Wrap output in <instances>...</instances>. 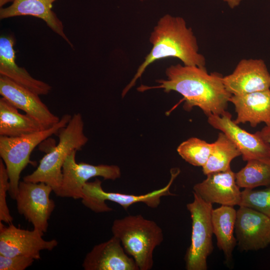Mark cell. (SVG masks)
I'll return each instance as SVG.
<instances>
[{"instance_id":"cell-1","label":"cell","mask_w":270,"mask_h":270,"mask_svg":"<svg viewBox=\"0 0 270 270\" xmlns=\"http://www.w3.org/2000/svg\"><path fill=\"white\" fill-rule=\"evenodd\" d=\"M166 79L156 80V86H140L139 92L162 89L166 92L175 91L183 96L184 108L190 110L200 108L208 116H222L226 111L232 94L226 89L224 76L217 72L208 73L205 66H190L178 64L166 70Z\"/></svg>"},{"instance_id":"cell-2","label":"cell","mask_w":270,"mask_h":270,"mask_svg":"<svg viewBox=\"0 0 270 270\" xmlns=\"http://www.w3.org/2000/svg\"><path fill=\"white\" fill-rule=\"evenodd\" d=\"M149 40L152 46V48L138 68L134 77L123 90L122 98L135 85L146 68L158 60L172 57L180 60L185 66H206L204 56L198 52L196 38L183 18L164 14L154 27Z\"/></svg>"},{"instance_id":"cell-3","label":"cell","mask_w":270,"mask_h":270,"mask_svg":"<svg viewBox=\"0 0 270 270\" xmlns=\"http://www.w3.org/2000/svg\"><path fill=\"white\" fill-rule=\"evenodd\" d=\"M112 232L139 270H150L154 265L156 248L164 240L162 228L154 221L141 214L128 215L113 222Z\"/></svg>"},{"instance_id":"cell-4","label":"cell","mask_w":270,"mask_h":270,"mask_svg":"<svg viewBox=\"0 0 270 270\" xmlns=\"http://www.w3.org/2000/svg\"><path fill=\"white\" fill-rule=\"evenodd\" d=\"M84 130L82 116L78 112L74 114L66 126L58 132V144L49 150L36 170L24 176L23 180L44 182L56 194L61 186L62 168L66 158L74 150H80L88 141Z\"/></svg>"},{"instance_id":"cell-5","label":"cell","mask_w":270,"mask_h":270,"mask_svg":"<svg viewBox=\"0 0 270 270\" xmlns=\"http://www.w3.org/2000/svg\"><path fill=\"white\" fill-rule=\"evenodd\" d=\"M72 116L65 114L52 126L33 133L14 137L0 136V156L3 160L9 177L8 194L16 200L20 183V174L28 164H34L30 156L40 144L66 126Z\"/></svg>"},{"instance_id":"cell-6","label":"cell","mask_w":270,"mask_h":270,"mask_svg":"<svg viewBox=\"0 0 270 270\" xmlns=\"http://www.w3.org/2000/svg\"><path fill=\"white\" fill-rule=\"evenodd\" d=\"M192 202L186 204L192 219L191 242L184 257L187 270H206L207 260L213 250L212 223V204L193 192Z\"/></svg>"},{"instance_id":"cell-7","label":"cell","mask_w":270,"mask_h":270,"mask_svg":"<svg viewBox=\"0 0 270 270\" xmlns=\"http://www.w3.org/2000/svg\"><path fill=\"white\" fill-rule=\"evenodd\" d=\"M180 172L178 168L170 170V178L164 187L148 193L140 194H128L104 190L102 181L96 179L92 182H86L82 188V202L86 208L96 213L110 212L112 209L108 206L106 201L109 200L120 205L125 210L135 204L142 202L152 208H156L160 204L161 198L166 196L175 195L170 191L172 184Z\"/></svg>"},{"instance_id":"cell-8","label":"cell","mask_w":270,"mask_h":270,"mask_svg":"<svg viewBox=\"0 0 270 270\" xmlns=\"http://www.w3.org/2000/svg\"><path fill=\"white\" fill-rule=\"evenodd\" d=\"M52 188L44 182H20L16 200L18 212L30 222L34 229L44 234L48 220L55 208L50 198Z\"/></svg>"},{"instance_id":"cell-9","label":"cell","mask_w":270,"mask_h":270,"mask_svg":"<svg viewBox=\"0 0 270 270\" xmlns=\"http://www.w3.org/2000/svg\"><path fill=\"white\" fill-rule=\"evenodd\" d=\"M76 150L72 152L63 164L62 184L55 194L56 196L81 199L83 187L90 178L100 176L104 180H114L120 178L121 172L118 166L76 162Z\"/></svg>"},{"instance_id":"cell-10","label":"cell","mask_w":270,"mask_h":270,"mask_svg":"<svg viewBox=\"0 0 270 270\" xmlns=\"http://www.w3.org/2000/svg\"><path fill=\"white\" fill-rule=\"evenodd\" d=\"M43 235L35 229H21L12 224L6 226L0 222V254L22 256L39 260L41 250H52L58 244L56 240H44Z\"/></svg>"},{"instance_id":"cell-11","label":"cell","mask_w":270,"mask_h":270,"mask_svg":"<svg viewBox=\"0 0 270 270\" xmlns=\"http://www.w3.org/2000/svg\"><path fill=\"white\" fill-rule=\"evenodd\" d=\"M234 232L241 250H258L270 244V218L252 208L239 206Z\"/></svg>"},{"instance_id":"cell-12","label":"cell","mask_w":270,"mask_h":270,"mask_svg":"<svg viewBox=\"0 0 270 270\" xmlns=\"http://www.w3.org/2000/svg\"><path fill=\"white\" fill-rule=\"evenodd\" d=\"M208 122L235 144L244 161L259 160L270 162V146L256 132L250 134L240 128L232 120L228 112L222 116L210 115L208 116Z\"/></svg>"},{"instance_id":"cell-13","label":"cell","mask_w":270,"mask_h":270,"mask_svg":"<svg viewBox=\"0 0 270 270\" xmlns=\"http://www.w3.org/2000/svg\"><path fill=\"white\" fill-rule=\"evenodd\" d=\"M0 94L17 108L36 120L44 129L56 124L60 118L52 114L36 93L0 75Z\"/></svg>"},{"instance_id":"cell-14","label":"cell","mask_w":270,"mask_h":270,"mask_svg":"<svg viewBox=\"0 0 270 270\" xmlns=\"http://www.w3.org/2000/svg\"><path fill=\"white\" fill-rule=\"evenodd\" d=\"M223 82L232 95L270 89V74L262 59H242L233 72L224 76Z\"/></svg>"},{"instance_id":"cell-15","label":"cell","mask_w":270,"mask_h":270,"mask_svg":"<svg viewBox=\"0 0 270 270\" xmlns=\"http://www.w3.org/2000/svg\"><path fill=\"white\" fill-rule=\"evenodd\" d=\"M206 176L204 180L194 186L193 192L211 204L239 206L242 192L236 183L235 173L231 169Z\"/></svg>"},{"instance_id":"cell-16","label":"cell","mask_w":270,"mask_h":270,"mask_svg":"<svg viewBox=\"0 0 270 270\" xmlns=\"http://www.w3.org/2000/svg\"><path fill=\"white\" fill-rule=\"evenodd\" d=\"M82 266L85 270H139L120 240L114 236L108 240L95 245L86 254Z\"/></svg>"},{"instance_id":"cell-17","label":"cell","mask_w":270,"mask_h":270,"mask_svg":"<svg viewBox=\"0 0 270 270\" xmlns=\"http://www.w3.org/2000/svg\"><path fill=\"white\" fill-rule=\"evenodd\" d=\"M57 0H0L1 20L12 17L30 16L42 20L55 33L74 48L64 32V25L52 10V4Z\"/></svg>"},{"instance_id":"cell-18","label":"cell","mask_w":270,"mask_h":270,"mask_svg":"<svg viewBox=\"0 0 270 270\" xmlns=\"http://www.w3.org/2000/svg\"><path fill=\"white\" fill-rule=\"evenodd\" d=\"M230 102L234 106L238 124L248 122L252 128L264 122L270 125V89L241 95H232Z\"/></svg>"},{"instance_id":"cell-19","label":"cell","mask_w":270,"mask_h":270,"mask_svg":"<svg viewBox=\"0 0 270 270\" xmlns=\"http://www.w3.org/2000/svg\"><path fill=\"white\" fill-rule=\"evenodd\" d=\"M14 41L10 36L0 38V75L28 88L38 95H46L52 90L48 84L34 78L22 67L16 62Z\"/></svg>"},{"instance_id":"cell-20","label":"cell","mask_w":270,"mask_h":270,"mask_svg":"<svg viewBox=\"0 0 270 270\" xmlns=\"http://www.w3.org/2000/svg\"><path fill=\"white\" fill-rule=\"evenodd\" d=\"M236 210L233 206H221L212 209V223L217 246L224 252L227 262L231 260L233 250L237 244L234 232Z\"/></svg>"},{"instance_id":"cell-21","label":"cell","mask_w":270,"mask_h":270,"mask_svg":"<svg viewBox=\"0 0 270 270\" xmlns=\"http://www.w3.org/2000/svg\"><path fill=\"white\" fill-rule=\"evenodd\" d=\"M18 110L4 98H0V136H18L44 130L36 120Z\"/></svg>"},{"instance_id":"cell-22","label":"cell","mask_w":270,"mask_h":270,"mask_svg":"<svg viewBox=\"0 0 270 270\" xmlns=\"http://www.w3.org/2000/svg\"><path fill=\"white\" fill-rule=\"evenodd\" d=\"M241 155L235 144L224 134L220 132L216 142H213L212 149L207 162L202 166L203 173L207 175L231 169V162Z\"/></svg>"},{"instance_id":"cell-23","label":"cell","mask_w":270,"mask_h":270,"mask_svg":"<svg viewBox=\"0 0 270 270\" xmlns=\"http://www.w3.org/2000/svg\"><path fill=\"white\" fill-rule=\"evenodd\" d=\"M236 181L240 188L254 189L270 186V162L250 160L235 173Z\"/></svg>"},{"instance_id":"cell-24","label":"cell","mask_w":270,"mask_h":270,"mask_svg":"<svg viewBox=\"0 0 270 270\" xmlns=\"http://www.w3.org/2000/svg\"><path fill=\"white\" fill-rule=\"evenodd\" d=\"M213 147L197 138H191L181 143L177 148L180 156L187 162L196 166H203L207 162Z\"/></svg>"},{"instance_id":"cell-25","label":"cell","mask_w":270,"mask_h":270,"mask_svg":"<svg viewBox=\"0 0 270 270\" xmlns=\"http://www.w3.org/2000/svg\"><path fill=\"white\" fill-rule=\"evenodd\" d=\"M264 189H244L242 191L239 206L256 210L270 218V186Z\"/></svg>"},{"instance_id":"cell-26","label":"cell","mask_w":270,"mask_h":270,"mask_svg":"<svg viewBox=\"0 0 270 270\" xmlns=\"http://www.w3.org/2000/svg\"><path fill=\"white\" fill-rule=\"evenodd\" d=\"M10 188L9 177L6 166L0 160V222L8 224H12L13 218L6 203V193Z\"/></svg>"},{"instance_id":"cell-27","label":"cell","mask_w":270,"mask_h":270,"mask_svg":"<svg viewBox=\"0 0 270 270\" xmlns=\"http://www.w3.org/2000/svg\"><path fill=\"white\" fill-rule=\"evenodd\" d=\"M35 260L32 258L16 256H7L0 254V270H24Z\"/></svg>"},{"instance_id":"cell-28","label":"cell","mask_w":270,"mask_h":270,"mask_svg":"<svg viewBox=\"0 0 270 270\" xmlns=\"http://www.w3.org/2000/svg\"><path fill=\"white\" fill-rule=\"evenodd\" d=\"M256 133L270 146V125L266 126Z\"/></svg>"},{"instance_id":"cell-29","label":"cell","mask_w":270,"mask_h":270,"mask_svg":"<svg viewBox=\"0 0 270 270\" xmlns=\"http://www.w3.org/2000/svg\"><path fill=\"white\" fill-rule=\"evenodd\" d=\"M231 8L238 6L242 0H223Z\"/></svg>"},{"instance_id":"cell-30","label":"cell","mask_w":270,"mask_h":270,"mask_svg":"<svg viewBox=\"0 0 270 270\" xmlns=\"http://www.w3.org/2000/svg\"><path fill=\"white\" fill-rule=\"evenodd\" d=\"M140 0L142 2H143V1H146V0Z\"/></svg>"}]
</instances>
